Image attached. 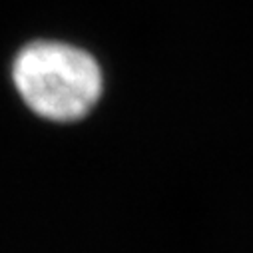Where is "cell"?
I'll return each mask as SVG.
<instances>
[{
  "label": "cell",
  "mask_w": 253,
  "mask_h": 253,
  "mask_svg": "<svg viewBox=\"0 0 253 253\" xmlns=\"http://www.w3.org/2000/svg\"><path fill=\"white\" fill-rule=\"evenodd\" d=\"M12 78L24 104L52 122L84 118L100 100L104 86L94 56L52 40L24 46L14 60Z\"/></svg>",
  "instance_id": "1"
}]
</instances>
